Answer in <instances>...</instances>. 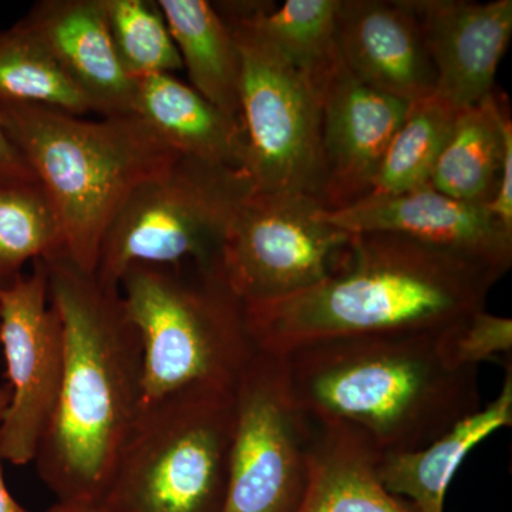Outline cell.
I'll return each mask as SVG.
<instances>
[{"mask_svg":"<svg viewBox=\"0 0 512 512\" xmlns=\"http://www.w3.org/2000/svg\"><path fill=\"white\" fill-rule=\"evenodd\" d=\"M322 217L350 235H403L474 256L504 274L511 268L512 237L494 221L487 205L456 200L431 184L390 197H365L340 210H322Z\"/></svg>","mask_w":512,"mask_h":512,"instance_id":"cell-14","label":"cell"},{"mask_svg":"<svg viewBox=\"0 0 512 512\" xmlns=\"http://www.w3.org/2000/svg\"><path fill=\"white\" fill-rule=\"evenodd\" d=\"M440 330L322 340L282 355L293 402L380 454L419 450L481 407L477 369L444 359Z\"/></svg>","mask_w":512,"mask_h":512,"instance_id":"cell-3","label":"cell"},{"mask_svg":"<svg viewBox=\"0 0 512 512\" xmlns=\"http://www.w3.org/2000/svg\"><path fill=\"white\" fill-rule=\"evenodd\" d=\"M10 402V387L8 383H0V427L5 419L6 410ZM0 512H29L25 510L9 493L6 487L5 477H3V456L2 447H0Z\"/></svg>","mask_w":512,"mask_h":512,"instance_id":"cell-30","label":"cell"},{"mask_svg":"<svg viewBox=\"0 0 512 512\" xmlns=\"http://www.w3.org/2000/svg\"><path fill=\"white\" fill-rule=\"evenodd\" d=\"M311 420L293 402L282 356L258 352L235 387L222 512H299L308 487Z\"/></svg>","mask_w":512,"mask_h":512,"instance_id":"cell-10","label":"cell"},{"mask_svg":"<svg viewBox=\"0 0 512 512\" xmlns=\"http://www.w3.org/2000/svg\"><path fill=\"white\" fill-rule=\"evenodd\" d=\"M235 390H188L143 404L117 458L104 512H222Z\"/></svg>","mask_w":512,"mask_h":512,"instance_id":"cell-6","label":"cell"},{"mask_svg":"<svg viewBox=\"0 0 512 512\" xmlns=\"http://www.w3.org/2000/svg\"><path fill=\"white\" fill-rule=\"evenodd\" d=\"M511 143L512 121L497 94L491 93L457 114L430 184L456 200L487 205Z\"/></svg>","mask_w":512,"mask_h":512,"instance_id":"cell-21","label":"cell"},{"mask_svg":"<svg viewBox=\"0 0 512 512\" xmlns=\"http://www.w3.org/2000/svg\"><path fill=\"white\" fill-rule=\"evenodd\" d=\"M214 6L232 30L241 55V120L255 191L316 198L322 93L255 25L251 2Z\"/></svg>","mask_w":512,"mask_h":512,"instance_id":"cell-8","label":"cell"},{"mask_svg":"<svg viewBox=\"0 0 512 512\" xmlns=\"http://www.w3.org/2000/svg\"><path fill=\"white\" fill-rule=\"evenodd\" d=\"M458 113L436 96L410 104L409 113L384 151L366 197H390L430 184Z\"/></svg>","mask_w":512,"mask_h":512,"instance_id":"cell-24","label":"cell"},{"mask_svg":"<svg viewBox=\"0 0 512 512\" xmlns=\"http://www.w3.org/2000/svg\"><path fill=\"white\" fill-rule=\"evenodd\" d=\"M315 197L255 191L229 225L220 266L245 306L288 298L332 274L352 235L322 217Z\"/></svg>","mask_w":512,"mask_h":512,"instance_id":"cell-9","label":"cell"},{"mask_svg":"<svg viewBox=\"0 0 512 512\" xmlns=\"http://www.w3.org/2000/svg\"><path fill=\"white\" fill-rule=\"evenodd\" d=\"M192 89L241 120V55L232 30L207 0H158ZM242 121V120H241Z\"/></svg>","mask_w":512,"mask_h":512,"instance_id":"cell-20","label":"cell"},{"mask_svg":"<svg viewBox=\"0 0 512 512\" xmlns=\"http://www.w3.org/2000/svg\"><path fill=\"white\" fill-rule=\"evenodd\" d=\"M131 113L146 121L180 156L247 170L242 121L225 114L174 74L134 80Z\"/></svg>","mask_w":512,"mask_h":512,"instance_id":"cell-17","label":"cell"},{"mask_svg":"<svg viewBox=\"0 0 512 512\" xmlns=\"http://www.w3.org/2000/svg\"><path fill=\"white\" fill-rule=\"evenodd\" d=\"M143 348V404L188 390H235L258 352L220 264L130 266L120 281Z\"/></svg>","mask_w":512,"mask_h":512,"instance_id":"cell-5","label":"cell"},{"mask_svg":"<svg viewBox=\"0 0 512 512\" xmlns=\"http://www.w3.org/2000/svg\"><path fill=\"white\" fill-rule=\"evenodd\" d=\"M6 284H8V282H2V281H0V289H2V288H3V286H5Z\"/></svg>","mask_w":512,"mask_h":512,"instance_id":"cell-32","label":"cell"},{"mask_svg":"<svg viewBox=\"0 0 512 512\" xmlns=\"http://www.w3.org/2000/svg\"><path fill=\"white\" fill-rule=\"evenodd\" d=\"M340 60L377 92L416 103L436 90V72L410 0H339Z\"/></svg>","mask_w":512,"mask_h":512,"instance_id":"cell-15","label":"cell"},{"mask_svg":"<svg viewBox=\"0 0 512 512\" xmlns=\"http://www.w3.org/2000/svg\"><path fill=\"white\" fill-rule=\"evenodd\" d=\"M101 6L114 50L130 79L174 74L183 69L180 53L157 2L101 0Z\"/></svg>","mask_w":512,"mask_h":512,"instance_id":"cell-26","label":"cell"},{"mask_svg":"<svg viewBox=\"0 0 512 512\" xmlns=\"http://www.w3.org/2000/svg\"><path fill=\"white\" fill-rule=\"evenodd\" d=\"M487 210L494 221L512 237V143L505 150L503 165Z\"/></svg>","mask_w":512,"mask_h":512,"instance_id":"cell-28","label":"cell"},{"mask_svg":"<svg viewBox=\"0 0 512 512\" xmlns=\"http://www.w3.org/2000/svg\"><path fill=\"white\" fill-rule=\"evenodd\" d=\"M410 104L366 86L342 64L322 92L316 198L323 210L349 207L369 194Z\"/></svg>","mask_w":512,"mask_h":512,"instance_id":"cell-12","label":"cell"},{"mask_svg":"<svg viewBox=\"0 0 512 512\" xmlns=\"http://www.w3.org/2000/svg\"><path fill=\"white\" fill-rule=\"evenodd\" d=\"M436 72L433 96L463 111L494 93L512 36L511 0H410Z\"/></svg>","mask_w":512,"mask_h":512,"instance_id":"cell-13","label":"cell"},{"mask_svg":"<svg viewBox=\"0 0 512 512\" xmlns=\"http://www.w3.org/2000/svg\"><path fill=\"white\" fill-rule=\"evenodd\" d=\"M0 289V346L10 402L0 427L3 460L26 466L55 416L64 367L63 328L50 302L45 262Z\"/></svg>","mask_w":512,"mask_h":512,"instance_id":"cell-11","label":"cell"},{"mask_svg":"<svg viewBox=\"0 0 512 512\" xmlns=\"http://www.w3.org/2000/svg\"><path fill=\"white\" fill-rule=\"evenodd\" d=\"M339 0L251 2V16L282 56L323 92L342 67L338 47Z\"/></svg>","mask_w":512,"mask_h":512,"instance_id":"cell-22","label":"cell"},{"mask_svg":"<svg viewBox=\"0 0 512 512\" xmlns=\"http://www.w3.org/2000/svg\"><path fill=\"white\" fill-rule=\"evenodd\" d=\"M380 456L360 431L311 420L308 487L299 512H416L384 487Z\"/></svg>","mask_w":512,"mask_h":512,"instance_id":"cell-18","label":"cell"},{"mask_svg":"<svg viewBox=\"0 0 512 512\" xmlns=\"http://www.w3.org/2000/svg\"><path fill=\"white\" fill-rule=\"evenodd\" d=\"M504 369L503 387L493 402L419 450L380 456V480L390 493L416 512H444L448 487L468 454L495 431L512 426L511 360Z\"/></svg>","mask_w":512,"mask_h":512,"instance_id":"cell-19","label":"cell"},{"mask_svg":"<svg viewBox=\"0 0 512 512\" xmlns=\"http://www.w3.org/2000/svg\"><path fill=\"white\" fill-rule=\"evenodd\" d=\"M495 266L403 235H352L318 285L245 306L256 349L272 355L350 336L437 332L485 309L504 276Z\"/></svg>","mask_w":512,"mask_h":512,"instance_id":"cell-1","label":"cell"},{"mask_svg":"<svg viewBox=\"0 0 512 512\" xmlns=\"http://www.w3.org/2000/svg\"><path fill=\"white\" fill-rule=\"evenodd\" d=\"M42 512H104V510L100 505L60 503V501H57L55 505Z\"/></svg>","mask_w":512,"mask_h":512,"instance_id":"cell-31","label":"cell"},{"mask_svg":"<svg viewBox=\"0 0 512 512\" xmlns=\"http://www.w3.org/2000/svg\"><path fill=\"white\" fill-rule=\"evenodd\" d=\"M0 103L37 104L74 116L92 111L45 45L20 20L0 30Z\"/></svg>","mask_w":512,"mask_h":512,"instance_id":"cell-25","label":"cell"},{"mask_svg":"<svg viewBox=\"0 0 512 512\" xmlns=\"http://www.w3.org/2000/svg\"><path fill=\"white\" fill-rule=\"evenodd\" d=\"M0 178H36L0 123Z\"/></svg>","mask_w":512,"mask_h":512,"instance_id":"cell-29","label":"cell"},{"mask_svg":"<svg viewBox=\"0 0 512 512\" xmlns=\"http://www.w3.org/2000/svg\"><path fill=\"white\" fill-rule=\"evenodd\" d=\"M0 123L55 207L63 254L89 272L131 192L180 156L136 114L89 121L37 104L0 103Z\"/></svg>","mask_w":512,"mask_h":512,"instance_id":"cell-4","label":"cell"},{"mask_svg":"<svg viewBox=\"0 0 512 512\" xmlns=\"http://www.w3.org/2000/svg\"><path fill=\"white\" fill-rule=\"evenodd\" d=\"M20 22L103 117L128 116L134 80L121 67L101 0H43Z\"/></svg>","mask_w":512,"mask_h":512,"instance_id":"cell-16","label":"cell"},{"mask_svg":"<svg viewBox=\"0 0 512 512\" xmlns=\"http://www.w3.org/2000/svg\"><path fill=\"white\" fill-rule=\"evenodd\" d=\"M444 359L457 369H477L481 363L511 360L512 320L480 309L441 329Z\"/></svg>","mask_w":512,"mask_h":512,"instance_id":"cell-27","label":"cell"},{"mask_svg":"<svg viewBox=\"0 0 512 512\" xmlns=\"http://www.w3.org/2000/svg\"><path fill=\"white\" fill-rule=\"evenodd\" d=\"M64 252L62 225L37 178H0V281Z\"/></svg>","mask_w":512,"mask_h":512,"instance_id":"cell-23","label":"cell"},{"mask_svg":"<svg viewBox=\"0 0 512 512\" xmlns=\"http://www.w3.org/2000/svg\"><path fill=\"white\" fill-rule=\"evenodd\" d=\"M254 192L244 168L178 156L138 185L111 221L97 278L120 288L133 265L220 264L229 225Z\"/></svg>","mask_w":512,"mask_h":512,"instance_id":"cell-7","label":"cell"},{"mask_svg":"<svg viewBox=\"0 0 512 512\" xmlns=\"http://www.w3.org/2000/svg\"><path fill=\"white\" fill-rule=\"evenodd\" d=\"M45 262L63 328L62 389L37 448V474L60 503L100 505L143 399V348L120 288L63 252Z\"/></svg>","mask_w":512,"mask_h":512,"instance_id":"cell-2","label":"cell"}]
</instances>
